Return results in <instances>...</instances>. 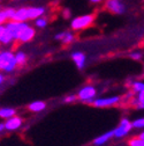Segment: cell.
<instances>
[{"instance_id":"cell-1","label":"cell","mask_w":144,"mask_h":146,"mask_svg":"<svg viewBox=\"0 0 144 146\" xmlns=\"http://www.w3.org/2000/svg\"><path fill=\"white\" fill-rule=\"evenodd\" d=\"M17 64L15 59V53L9 50L0 51V71L12 73L16 70Z\"/></svg>"},{"instance_id":"cell-2","label":"cell","mask_w":144,"mask_h":146,"mask_svg":"<svg viewBox=\"0 0 144 146\" xmlns=\"http://www.w3.org/2000/svg\"><path fill=\"white\" fill-rule=\"evenodd\" d=\"M97 88L92 85H85L81 87L77 92V100H80L83 103L86 104H91L97 96Z\"/></svg>"},{"instance_id":"cell-3","label":"cell","mask_w":144,"mask_h":146,"mask_svg":"<svg viewBox=\"0 0 144 146\" xmlns=\"http://www.w3.org/2000/svg\"><path fill=\"white\" fill-rule=\"evenodd\" d=\"M95 21V15L94 14H84L74 17L70 21V28L73 30H82L88 27H90Z\"/></svg>"},{"instance_id":"cell-4","label":"cell","mask_w":144,"mask_h":146,"mask_svg":"<svg viewBox=\"0 0 144 146\" xmlns=\"http://www.w3.org/2000/svg\"><path fill=\"white\" fill-rule=\"evenodd\" d=\"M133 130V125H132V121L127 117H122L119 125L113 129V137L121 139L124 138L126 136H128V133Z\"/></svg>"},{"instance_id":"cell-5","label":"cell","mask_w":144,"mask_h":146,"mask_svg":"<svg viewBox=\"0 0 144 146\" xmlns=\"http://www.w3.org/2000/svg\"><path fill=\"white\" fill-rule=\"evenodd\" d=\"M120 103H121V96L113 95L107 98H96L91 104L96 108H110V107H115Z\"/></svg>"},{"instance_id":"cell-6","label":"cell","mask_w":144,"mask_h":146,"mask_svg":"<svg viewBox=\"0 0 144 146\" xmlns=\"http://www.w3.org/2000/svg\"><path fill=\"white\" fill-rule=\"evenodd\" d=\"M28 26V23L26 22H17V21H9L6 23L5 28L12 34L14 41H17V38H19V36L21 34V31Z\"/></svg>"},{"instance_id":"cell-7","label":"cell","mask_w":144,"mask_h":146,"mask_svg":"<svg viewBox=\"0 0 144 146\" xmlns=\"http://www.w3.org/2000/svg\"><path fill=\"white\" fill-rule=\"evenodd\" d=\"M105 6L113 14L121 15V14L126 13V5L121 1V0H106Z\"/></svg>"},{"instance_id":"cell-8","label":"cell","mask_w":144,"mask_h":146,"mask_svg":"<svg viewBox=\"0 0 144 146\" xmlns=\"http://www.w3.org/2000/svg\"><path fill=\"white\" fill-rule=\"evenodd\" d=\"M23 122H24V119H23L22 117L15 115V116H13V117L6 119V122L4 123L5 130H6V131H9V132L19 130L20 127L23 125Z\"/></svg>"},{"instance_id":"cell-9","label":"cell","mask_w":144,"mask_h":146,"mask_svg":"<svg viewBox=\"0 0 144 146\" xmlns=\"http://www.w3.org/2000/svg\"><path fill=\"white\" fill-rule=\"evenodd\" d=\"M35 35H36L35 28H32L31 26L28 25V26L21 31L19 38H17V41H19L20 43H28V42H30V41L35 37Z\"/></svg>"},{"instance_id":"cell-10","label":"cell","mask_w":144,"mask_h":146,"mask_svg":"<svg viewBox=\"0 0 144 146\" xmlns=\"http://www.w3.org/2000/svg\"><path fill=\"white\" fill-rule=\"evenodd\" d=\"M54 38L60 41L63 45H68L70 43H73L75 41V35L70 31H60L58 34H56Z\"/></svg>"},{"instance_id":"cell-11","label":"cell","mask_w":144,"mask_h":146,"mask_svg":"<svg viewBox=\"0 0 144 146\" xmlns=\"http://www.w3.org/2000/svg\"><path fill=\"white\" fill-rule=\"evenodd\" d=\"M71 59L74 60L76 67L79 70H83L84 66H85V63H86V56L85 53H83L82 51H74L71 53Z\"/></svg>"},{"instance_id":"cell-12","label":"cell","mask_w":144,"mask_h":146,"mask_svg":"<svg viewBox=\"0 0 144 146\" xmlns=\"http://www.w3.org/2000/svg\"><path fill=\"white\" fill-rule=\"evenodd\" d=\"M112 138H113V130L107 131V132L101 133L100 136L96 137V138L94 139V141H92V145H94V146H103V145H105V144L109 143Z\"/></svg>"},{"instance_id":"cell-13","label":"cell","mask_w":144,"mask_h":146,"mask_svg":"<svg viewBox=\"0 0 144 146\" xmlns=\"http://www.w3.org/2000/svg\"><path fill=\"white\" fill-rule=\"evenodd\" d=\"M46 13L45 7H28V20H36Z\"/></svg>"},{"instance_id":"cell-14","label":"cell","mask_w":144,"mask_h":146,"mask_svg":"<svg viewBox=\"0 0 144 146\" xmlns=\"http://www.w3.org/2000/svg\"><path fill=\"white\" fill-rule=\"evenodd\" d=\"M12 21H17V22L28 21V7H22L16 9L12 17Z\"/></svg>"},{"instance_id":"cell-15","label":"cell","mask_w":144,"mask_h":146,"mask_svg":"<svg viewBox=\"0 0 144 146\" xmlns=\"http://www.w3.org/2000/svg\"><path fill=\"white\" fill-rule=\"evenodd\" d=\"M129 104L136 109H141V110L144 109V90L135 94V96L130 100Z\"/></svg>"},{"instance_id":"cell-16","label":"cell","mask_w":144,"mask_h":146,"mask_svg":"<svg viewBox=\"0 0 144 146\" xmlns=\"http://www.w3.org/2000/svg\"><path fill=\"white\" fill-rule=\"evenodd\" d=\"M47 104L44 101L37 100V101H32L31 103L28 104V110H30L31 113H41L44 109H46Z\"/></svg>"},{"instance_id":"cell-17","label":"cell","mask_w":144,"mask_h":146,"mask_svg":"<svg viewBox=\"0 0 144 146\" xmlns=\"http://www.w3.org/2000/svg\"><path fill=\"white\" fill-rule=\"evenodd\" d=\"M15 8H5L0 11V26L6 23L8 20H12V17L15 13Z\"/></svg>"},{"instance_id":"cell-18","label":"cell","mask_w":144,"mask_h":146,"mask_svg":"<svg viewBox=\"0 0 144 146\" xmlns=\"http://www.w3.org/2000/svg\"><path fill=\"white\" fill-rule=\"evenodd\" d=\"M15 115H16V109H14V108H9V107L0 108V118L8 119Z\"/></svg>"},{"instance_id":"cell-19","label":"cell","mask_w":144,"mask_h":146,"mask_svg":"<svg viewBox=\"0 0 144 146\" xmlns=\"http://www.w3.org/2000/svg\"><path fill=\"white\" fill-rule=\"evenodd\" d=\"M13 42H14V38H13L12 34L5 28L4 31H3V34H1V36H0V43L7 45V44H10Z\"/></svg>"},{"instance_id":"cell-20","label":"cell","mask_w":144,"mask_h":146,"mask_svg":"<svg viewBox=\"0 0 144 146\" xmlns=\"http://www.w3.org/2000/svg\"><path fill=\"white\" fill-rule=\"evenodd\" d=\"M15 59H16L17 66H23V65H26L27 59H28L27 53L23 52V51H17V52L15 53Z\"/></svg>"},{"instance_id":"cell-21","label":"cell","mask_w":144,"mask_h":146,"mask_svg":"<svg viewBox=\"0 0 144 146\" xmlns=\"http://www.w3.org/2000/svg\"><path fill=\"white\" fill-rule=\"evenodd\" d=\"M129 86H130L132 90H133L135 94H137V93H139V92H143V90H144V82H143V81H139V80L130 81Z\"/></svg>"},{"instance_id":"cell-22","label":"cell","mask_w":144,"mask_h":146,"mask_svg":"<svg viewBox=\"0 0 144 146\" xmlns=\"http://www.w3.org/2000/svg\"><path fill=\"white\" fill-rule=\"evenodd\" d=\"M128 146H144V139H142L141 137H133L130 139H128L127 141Z\"/></svg>"},{"instance_id":"cell-23","label":"cell","mask_w":144,"mask_h":146,"mask_svg":"<svg viewBox=\"0 0 144 146\" xmlns=\"http://www.w3.org/2000/svg\"><path fill=\"white\" fill-rule=\"evenodd\" d=\"M132 125H133V129H137V130L144 129V116L132 121Z\"/></svg>"},{"instance_id":"cell-24","label":"cell","mask_w":144,"mask_h":146,"mask_svg":"<svg viewBox=\"0 0 144 146\" xmlns=\"http://www.w3.org/2000/svg\"><path fill=\"white\" fill-rule=\"evenodd\" d=\"M47 19L46 17H44V16H41V17H38V19H36L35 20V26L37 27V28H41V29H43V28H45L46 26H47Z\"/></svg>"},{"instance_id":"cell-25","label":"cell","mask_w":144,"mask_h":146,"mask_svg":"<svg viewBox=\"0 0 144 146\" xmlns=\"http://www.w3.org/2000/svg\"><path fill=\"white\" fill-rule=\"evenodd\" d=\"M129 58H132L133 60H141L143 58V54L139 51H134L129 53Z\"/></svg>"},{"instance_id":"cell-26","label":"cell","mask_w":144,"mask_h":146,"mask_svg":"<svg viewBox=\"0 0 144 146\" xmlns=\"http://www.w3.org/2000/svg\"><path fill=\"white\" fill-rule=\"evenodd\" d=\"M76 100H77V95H74V94L67 95V96L63 98V102L65 103H74Z\"/></svg>"},{"instance_id":"cell-27","label":"cell","mask_w":144,"mask_h":146,"mask_svg":"<svg viewBox=\"0 0 144 146\" xmlns=\"http://www.w3.org/2000/svg\"><path fill=\"white\" fill-rule=\"evenodd\" d=\"M62 16L65 17L66 20H67V19H70V17H71V13H70V11H69L68 8L63 9V12H62Z\"/></svg>"},{"instance_id":"cell-28","label":"cell","mask_w":144,"mask_h":146,"mask_svg":"<svg viewBox=\"0 0 144 146\" xmlns=\"http://www.w3.org/2000/svg\"><path fill=\"white\" fill-rule=\"evenodd\" d=\"M4 81H5V76L3 74V72L0 71V86H1V85L4 84Z\"/></svg>"},{"instance_id":"cell-29","label":"cell","mask_w":144,"mask_h":146,"mask_svg":"<svg viewBox=\"0 0 144 146\" xmlns=\"http://www.w3.org/2000/svg\"><path fill=\"white\" fill-rule=\"evenodd\" d=\"M89 1L91 3V4H99V3L103 1V0H89Z\"/></svg>"},{"instance_id":"cell-30","label":"cell","mask_w":144,"mask_h":146,"mask_svg":"<svg viewBox=\"0 0 144 146\" xmlns=\"http://www.w3.org/2000/svg\"><path fill=\"white\" fill-rule=\"evenodd\" d=\"M5 130V126H4V123H0V133Z\"/></svg>"},{"instance_id":"cell-31","label":"cell","mask_w":144,"mask_h":146,"mask_svg":"<svg viewBox=\"0 0 144 146\" xmlns=\"http://www.w3.org/2000/svg\"><path fill=\"white\" fill-rule=\"evenodd\" d=\"M4 29H5V26H4V25H1V26H0V36H1V34H3Z\"/></svg>"},{"instance_id":"cell-32","label":"cell","mask_w":144,"mask_h":146,"mask_svg":"<svg viewBox=\"0 0 144 146\" xmlns=\"http://www.w3.org/2000/svg\"><path fill=\"white\" fill-rule=\"evenodd\" d=\"M138 137H141L142 139H144V131H142V132H139V135H138Z\"/></svg>"}]
</instances>
